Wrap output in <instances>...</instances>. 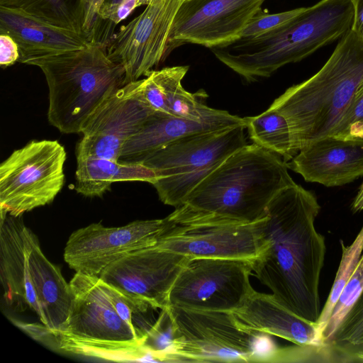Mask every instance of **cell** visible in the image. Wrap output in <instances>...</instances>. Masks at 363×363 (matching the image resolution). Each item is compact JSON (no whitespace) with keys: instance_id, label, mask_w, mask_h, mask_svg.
I'll use <instances>...</instances> for the list:
<instances>
[{"instance_id":"obj_1","label":"cell","mask_w":363,"mask_h":363,"mask_svg":"<svg viewBox=\"0 0 363 363\" xmlns=\"http://www.w3.org/2000/svg\"><path fill=\"white\" fill-rule=\"evenodd\" d=\"M320 210L315 195L301 186L281 190L267 207V246L252 263L255 277L279 303L314 323L321 312L319 283L326 252L315 227Z\"/></svg>"},{"instance_id":"obj_2","label":"cell","mask_w":363,"mask_h":363,"mask_svg":"<svg viewBox=\"0 0 363 363\" xmlns=\"http://www.w3.org/2000/svg\"><path fill=\"white\" fill-rule=\"evenodd\" d=\"M296 184L286 162L259 145H245L202 180L167 217L173 222L250 223L267 216L272 199Z\"/></svg>"},{"instance_id":"obj_3","label":"cell","mask_w":363,"mask_h":363,"mask_svg":"<svg viewBox=\"0 0 363 363\" xmlns=\"http://www.w3.org/2000/svg\"><path fill=\"white\" fill-rule=\"evenodd\" d=\"M362 83L363 41L350 29L316 74L270 106L288 121L297 152L331 134Z\"/></svg>"},{"instance_id":"obj_4","label":"cell","mask_w":363,"mask_h":363,"mask_svg":"<svg viewBox=\"0 0 363 363\" xmlns=\"http://www.w3.org/2000/svg\"><path fill=\"white\" fill-rule=\"evenodd\" d=\"M48 86L49 123L66 134L81 133L91 114L115 91L124 86L125 69L108 55L106 47H86L36 60Z\"/></svg>"},{"instance_id":"obj_5","label":"cell","mask_w":363,"mask_h":363,"mask_svg":"<svg viewBox=\"0 0 363 363\" xmlns=\"http://www.w3.org/2000/svg\"><path fill=\"white\" fill-rule=\"evenodd\" d=\"M73 301L65 328L48 335L60 350L109 361L147 359L144 340L121 318L99 284V277L76 272Z\"/></svg>"},{"instance_id":"obj_6","label":"cell","mask_w":363,"mask_h":363,"mask_svg":"<svg viewBox=\"0 0 363 363\" xmlns=\"http://www.w3.org/2000/svg\"><path fill=\"white\" fill-rule=\"evenodd\" d=\"M243 125L179 138L141 163L158 176L153 184L160 201L177 208L229 156L247 145Z\"/></svg>"},{"instance_id":"obj_7","label":"cell","mask_w":363,"mask_h":363,"mask_svg":"<svg viewBox=\"0 0 363 363\" xmlns=\"http://www.w3.org/2000/svg\"><path fill=\"white\" fill-rule=\"evenodd\" d=\"M174 340L167 362H257L261 333L242 328L233 312L167 306Z\"/></svg>"},{"instance_id":"obj_8","label":"cell","mask_w":363,"mask_h":363,"mask_svg":"<svg viewBox=\"0 0 363 363\" xmlns=\"http://www.w3.org/2000/svg\"><path fill=\"white\" fill-rule=\"evenodd\" d=\"M66 152L57 140H32L0 164L1 212L13 216L51 203L64 185Z\"/></svg>"},{"instance_id":"obj_9","label":"cell","mask_w":363,"mask_h":363,"mask_svg":"<svg viewBox=\"0 0 363 363\" xmlns=\"http://www.w3.org/2000/svg\"><path fill=\"white\" fill-rule=\"evenodd\" d=\"M253 262L239 259L191 258L177 278L168 306L233 312L254 290Z\"/></svg>"},{"instance_id":"obj_10","label":"cell","mask_w":363,"mask_h":363,"mask_svg":"<svg viewBox=\"0 0 363 363\" xmlns=\"http://www.w3.org/2000/svg\"><path fill=\"white\" fill-rule=\"evenodd\" d=\"M167 223L157 247L190 258L239 259L254 262L265 250L267 216L255 222L220 220Z\"/></svg>"},{"instance_id":"obj_11","label":"cell","mask_w":363,"mask_h":363,"mask_svg":"<svg viewBox=\"0 0 363 363\" xmlns=\"http://www.w3.org/2000/svg\"><path fill=\"white\" fill-rule=\"evenodd\" d=\"M184 0H150L145 10L115 32L109 57L125 69L124 85L146 77L166 57L169 35Z\"/></svg>"},{"instance_id":"obj_12","label":"cell","mask_w":363,"mask_h":363,"mask_svg":"<svg viewBox=\"0 0 363 363\" xmlns=\"http://www.w3.org/2000/svg\"><path fill=\"white\" fill-rule=\"evenodd\" d=\"M166 218L135 220L121 227L91 223L68 238L64 259L76 272L99 277L125 255L155 245L166 227Z\"/></svg>"},{"instance_id":"obj_13","label":"cell","mask_w":363,"mask_h":363,"mask_svg":"<svg viewBox=\"0 0 363 363\" xmlns=\"http://www.w3.org/2000/svg\"><path fill=\"white\" fill-rule=\"evenodd\" d=\"M191 258L156 245L132 252L99 277L141 306L163 309L179 274Z\"/></svg>"},{"instance_id":"obj_14","label":"cell","mask_w":363,"mask_h":363,"mask_svg":"<svg viewBox=\"0 0 363 363\" xmlns=\"http://www.w3.org/2000/svg\"><path fill=\"white\" fill-rule=\"evenodd\" d=\"M265 0H184L172 26L166 57L187 43L208 48L239 38Z\"/></svg>"},{"instance_id":"obj_15","label":"cell","mask_w":363,"mask_h":363,"mask_svg":"<svg viewBox=\"0 0 363 363\" xmlns=\"http://www.w3.org/2000/svg\"><path fill=\"white\" fill-rule=\"evenodd\" d=\"M154 111L143 99L140 79L115 91L84 124L77 145L78 157H97L118 161L127 140Z\"/></svg>"},{"instance_id":"obj_16","label":"cell","mask_w":363,"mask_h":363,"mask_svg":"<svg viewBox=\"0 0 363 363\" xmlns=\"http://www.w3.org/2000/svg\"><path fill=\"white\" fill-rule=\"evenodd\" d=\"M29 284L37 305V315L42 324L32 325L31 335L38 340L43 335L62 331L71 310L73 294L69 283L58 267L43 252L37 236L25 227Z\"/></svg>"},{"instance_id":"obj_17","label":"cell","mask_w":363,"mask_h":363,"mask_svg":"<svg viewBox=\"0 0 363 363\" xmlns=\"http://www.w3.org/2000/svg\"><path fill=\"white\" fill-rule=\"evenodd\" d=\"M306 182L342 186L363 176V137L328 135L305 146L288 162Z\"/></svg>"},{"instance_id":"obj_18","label":"cell","mask_w":363,"mask_h":363,"mask_svg":"<svg viewBox=\"0 0 363 363\" xmlns=\"http://www.w3.org/2000/svg\"><path fill=\"white\" fill-rule=\"evenodd\" d=\"M0 34H7L16 41L20 52L18 62L29 65L36 60L80 50L90 43L80 33L4 6H0Z\"/></svg>"},{"instance_id":"obj_19","label":"cell","mask_w":363,"mask_h":363,"mask_svg":"<svg viewBox=\"0 0 363 363\" xmlns=\"http://www.w3.org/2000/svg\"><path fill=\"white\" fill-rule=\"evenodd\" d=\"M233 313L239 325L249 332L277 336L299 345L326 343L316 323L291 313L272 294L254 289Z\"/></svg>"},{"instance_id":"obj_20","label":"cell","mask_w":363,"mask_h":363,"mask_svg":"<svg viewBox=\"0 0 363 363\" xmlns=\"http://www.w3.org/2000/svg\"><path fill=\"white\" fill-rule=\"evenodd\" d=\"M25 227L21 216L1 212L0 276L6 303L18 310L29 308L34 311L27 273Z\"/></svg>"},{"instance_id":"obj_21","label":"cell","mask_w":363,"mask_h":363,"mask_svg":"<svg viewBox=\"0 0 363 363\" xmlns=\"http://www.w3.org/2000/svg\"><path fill=\"white\" fill-rule=\"evenodd\" d=\"M227 128L230 127L191 121L154 111L125 143L118 161L141 163L148 155L179 138Z\"/></svg>"},{"instance_id":"obj_22","label":"cell","mask_w":363,"mask_h":363,"mask_svg":"<svg viewBox=\"0 0 363 363\" xmlns=\"http://www.w3.org/2000/svg\"><path fill=\"white\" fill-rule=\"evenodd\" d=\"M189 67L186 65L152 70L149 74L164 94L169 113L185 119L217 123L227 127L246 126L245 118L232 115L226 111L208 107L203 102L204 94H191L184 89L182 80ZM148 75V74H147Z\"/></svg>"},{"instance_id":"obj_23","label":"cell","mask_w":363,"mask_h":363,"mask_svg":"<svg viewBox=\"0 0 363 363\" xmlns=\"http://www.w3.org/2000/svg\"><path fill=\"white\" fill-rule=\"evenodd\" d=\"M76 191L88 197L101 196L113 182L140 181L154 184L156 172L143 163L125 162L97 157H77Z\"/></svg>"},{"instance_id":"obj_24","label":"cell","mask_w":363,"mask_h":363,"mask_svg":"<svg viewBox=\"0 0 363 363\" xmlns=\"http://www.w3.org/2000/svg\"><path fill=\"white\" fill-rule=\"evenodd\" d=\"M245 120L253 143L278 155L286 162L298 153L288 121L277 110L270 106L257 116L245 117Z\"/></svg>"},{"instance_id":"obj_25","label":"cell","mask_w":363,"mask_h":363,"mask_svg":"<svg viewBox=\"0 0 363 363\" xmlns=\"http://www.w3.org/2000/svg\"><path fill=\"white\" fill-rule=\"evenodd\" d=\"M0 6L18 9L49 24L82 33V0H0Z\"/></svg>"},{"instance_id":"obj_26","label":"cell","mask_w":363,"mask_h":363,"mask_svg":"<svg viewBox=\"0 0 363 363\" xmlns=\"http://www.w3.org/2000/svg\"><path fill=\"white\" fill-rule=\"evenodd\" d=\"M340 243L342 246V257L339 268L328 298L323 308L321 310L316 323L321 334L331 316L345 286L356 269L361 259L363 253V225L352 244L345 245L342 240H340Z\"/></svg>"},{"instance_id":"obj_27","label":"cell","mask_w":363,"mask_h":363,"mask_svg":"<svg viewBox=\"0 0 363 363\" xmlns=\"http://www.w3.org/2000/svg\"><path fill=\"white\" fill-rule=\"evenodd\" d=\"M363 292V253L356 269L345 286L331 316L322 333L325 342L328 343L343 319Z\"/></svg>"},{"instance_id":"obj_28","label":"cell","mask_w":363,"mask_h":363,"mask_svg":"<svg viewBox=\"0 0 363 363\" xmlns=\"http://www.w3.org/2000/svg\"><path fill=\"white\" fill-rule=\"evenodd\" d=\"M173 340L172 322L166 307L160 310L158 318L147 333L142 345L147 360L167 362Z\"/></svg>"},{"instance_id":"obj_29","label":"cell","mask_w":363,"mask_h":363,"mask_svg":"<svg viewBox=\"0 0 363 363\" xmlns=\"http://www.w3.org/2000/svg\"><path fill=\"white\" fill-rule=\"evenodd\" d=\"M328 343L348 349L363 347V292Z\"/></svg>"},{"instance_id":"obj_30","label":"cell","mask_w":363,"mask_h":363,"mask_svg":"<svg viewBox=\"0 0 363 363\" xmlns=\"http://www.w3.org/2000/svg\"><path fill=\"white\" fill-rule=\"evenodd\" d=\"M309 9L300 7L292 10L277 13H266L260 9L248 22L240 37L252 38L274 30L294 20Z\"/></svg>"},{"instance_id":"obj_31","label":"cell","mask_w":363,"mask_h":363,"mask_svg":"<svg viewBox=\"0 0 363 363\" xmlns=\"http://www.w3.org/2000/svg\"><path fill=\"white\" fill-rule=\"evenodd\" d=\"M330 135L363 137V83L355 92Z\"/></svg>"},{"instance_id":"obj_32","label":"cell","mask_w":363,"mask_h":363,"mask_svg":"<svg viewBox=\"0 0 363 363\" xmlns=\"http://www.w3.org/2000/svg\"><path fill=\"white\" fill-rule=\"evenodd\" d=\"M106 0H82L81 30L91 43L97 28L99 12Z\"/></svg>"},{"instance_id":"obj_33","label":"cell","mask_w":363,"mask_h":363,"mask_svg":"<svg viewBox=\"0 0 363 363\" xmlns=\"http://www.w3.org/2000/svg\"><path fill=\"white\" fill-rule=\"evenodd\" d=\"M19 48L16 41L7 34H0V65L7 67L18 62Z\"/></svg>"},{"instance_id":"obj_34","label":"cell","mask_w":363,"mask_h":363,"mask_svg":"<svg viewBox=\"0 0 363 363\" xmlns=\"http://www.w3.org/2000/svg\"><path fill=\"white\" fill-rule=\"evenodd\" d=\"M354 18L351 30L363 41V0H352Z\"/></svg>"},{"instance_id":"obj_35","label":"cell","mask_w":363,"mask_h":363,"mask_svg":"<svg viewBox=\"0 0 363 363\" xmlns=\"http://www.w3.org/2000/svg\"><path fill=\"white\" fill-rule=\"evenodd\" d=\"M150 0H124L120 5V8L128 13H131L136 8L147 5Z\"/></svg>"},{"instance_id":"obj_36","label":"cell","mask_w":363,"mask_h":363,"mask_svg":"<svg viewBox=\"0 0 363 363\" xmlns=\"http://www.w3.org/2000/svg\"><path fill=\"white\" fill-rule=\"evenodd\" d=\"M352 209L354 212L363 210V183L361 184L357 194L354 199Z\"/></svg>"}]
</instances>
